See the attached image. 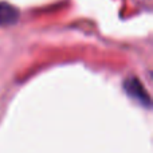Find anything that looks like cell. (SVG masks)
I'll return each instance as SVG.
<instances>
[{"mask_svg":"<svg viewBox=\"0 0 153 153\" xmlns=\"http://www.w3.org/2000/svg\"><path fill=\"white\" fill-rule=\"evenodd\" d=\"M124 89L130 98L136 100L138 103H141L145 108H151V97L145 90V87L143 86V83L137 78H134V76L128 78L124 82Z\"/></svg>","mask_w":153,"mask_h":153,"instance_id":"obj_1","label":"cell"},{"mask_svg":"<svg viewBox=\"0 0 153 153\" xmlns=\"http://www.w3.org/2000/svg\"><path fill=\"white\" fill-rule=\"evenodd\" d=\"M19 16V10L10 3L0 1V26H11L18 22Z\"/></svg>","mask_w":153,"mask_h":153,"instance_id":"obj_2","label":"cell"}]
</instances>
